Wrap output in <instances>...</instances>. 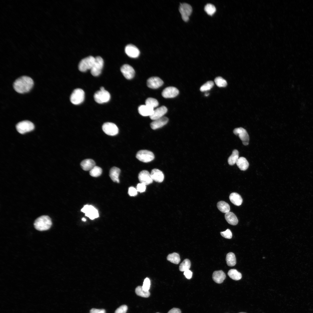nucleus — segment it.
I'll return each mask as SVG.
<instances>
[{"label": "nucleus", "mask_w": 313, "mask_h": 313, "mask_svg": "<svg viewBox=\"0 0 313 313\" xmlns=\"http://www.w3.org/2000/svg\"><path fill=\"white\" fill-rule=\"evenodd\" d=\"M138 179L141 182L145 185L151 183L153 181L150 174L146 170H143L139 173Z\"/></svg>", "instance_id": "14"}, {"label": "nucleus", "mask_w": 313, "mask_h": 313, "mask_svg": "<svg viewBox=\"0 0 313 313\" xmlns=\"http://www.w3.org/2000/svg\"><path fill=\"white\" fill-rule=\"evenodd\" d=\"M218 209L221 212L226 213L230 212V209L229 205L226 202L221 201L218 202L217 204Z\"/></svg>", "instance_id": "28"}, {"label": "nucleus", "mask_w": 313, "mask_h": 313, "mask_svg": "<svg viewBox=\"0 0 313 313\" xmlns=\"http://www.w3.org/2000/svg\"><path fill=\"white\" fill-rule=\"evenodd\" d=\"M179 10L183 20L185 22L188 21L189 19V16L191 15L192 11L191 6L186 3H181Z\"/></svg>", "instance_id": "10"}, {"label": "nucleus", "mask_w": 313, "mask_h": 313, "mask_svg": "<svg viewBox=\"0 0 313 313\" xmlns=\"http://www.w3.org/2000/svg\"><path fill=\"white\" fill-rule=\"evenodd\" d=\"M159 102L156 99L152 98H148L145 101V105L154 108L159 105Z\"/></svg>", "instance_id": "36"}, {"label": "nucleus", "mask_w": 313, "mask_h": 313, "mask_svg": "<svg viewBox=\"0 0 313 313\" xmlns=\"http://www.w3.org/2000/svg\"><path fill=\"white\" fill-rule=\"evenodd\" d=\"M137 189L133 187H130L128 189V194L130 196H135L137 195Z\"/></svg>", "instance_id": "43"}, {"label": "nucleus", "mask_w": 313, "mask_h": 313, "mask_svg": "<svg viewBox=\"0 0 313 313\" xmlns=\"http://www.w3.org/2000/svg\"><path fill=\"white\" fill-rule=\"evenodd\" d=\"M81 220L83 221H84V222H85V221H86V219L85 218H82V219H81Z\"/></svg>", "instance_id": "48"}, {"label": "nucleus", "mask_w": 313, "mask_h": 313, "mask_svg": "<svg viewBox=\"0 0 313 313\" xmlns=\"http://www.w3.org/2000/svg\"><path fill=\"white\" fill-rule=\"evenodd\" d=\"M135 292L137 295L144 298H148L150 295L149 291H146L144 290L142 286H139L137 287L135 290Z\"/></svg>", "instance_id": "33"}, {"label": "nucleus", "mask_w": 313, "mask_h": 313, "mask_svg": "<svg viewBox=\"0 0 313 313\" xmlns=\"http://www.w3.org/2000/svg\"><path fill=\"white\" fill-rule=\"evenodd\" d=\"M228 274L231 279L236 281L239 280L242 278L241 273L235 269L230 270L228 271Z\"/></svg>", "instance_id": "30"}, {"label": "nucleus", "mask_w": 313, "mask_h": 313, "mask_svg": "<svg viewBox=\"0 0 313 313\" xmlns=\"http://www.w3.org/2000/svg\"><path fill=\"white\" fill-rule=\"evenodd\" d=\"M220 234L223 237L226 239H231L232 236V233L229 229H227L225 231L221 232Z\"/></svg>", "instance_id": "41"}, {"label": "nucleus", "mask_w": 313, "mask_h": 313, "mask_svg": "<svg viewBox=\"0 0 313 313\" xmlns=\"http://www.w3.org/2000/svg\"><path fill=\"white\" fill-rule=\"evenodd\" d=\"M94 97L96 102L99 103H103L110 100V95L109 93L105 89L97 91L94 93Z\"/></svg>", "instance_id": "7"}, {"label": "nucleus", "mask_w": 313, "mask_h": 313, "mask_svg": "<svg viewBox=\"0 0 313 313\" xmlns=\"http://www.w3.org/2000/svg\"><path fill=\"white\" fill-rule=\"evenodd\" d=\"M82 168L85 171L90 170L95 165V163L92 159H86L82 161L80 163Z\"/></svg>", "instance_id": "23"}, {"label": "nucleus", "mask_w": 313, "mask_h": 313, "mask_svg": "<svg viewBox=\"0 0 313 313\" xmlns=\"http://www.w3.org/2000/svg\"><path fill=\"white\" fill-rule=\"evenodd\" d=\"M168 120V119L167 117H163L152 122L150 124V127L153 130L161 128L166 124Z\"/></svg>", "instance_id": "19"}, {"label": "nucleus", "mask_w": 313, "mask_h": 313, "mask_svg": "<svg viewBox=\"0 0 313 313\" xmlns=\"http://www.w3.org/2000/svg\"><path fill=\"white\" fill-rule=\"evenodd\" d=\"M154 109L146 105H141L138 108L139 114L143 116H150L152 114Z\"/></svg>", "instance_id": "22"}, {"label": "nucleus", "mask_w": 313, "mask_h": 313, "mask_svg": "<svg viewBox=\"0 0 313 313\" xmlns=\"http://www.w3.org/2000/svg\"><path fill=\"white\" fill-rule=\"evenodd\" d=\"M163 82L160 78L158 77H152L147 80V84L149 88L152 89H156L161 86L163 84Z\"/></svg>", "instance_id": "16"}, {"label": "nucleus", "mask_w": 313, "mask_h": 313, "mask_svg": "<svg viewBox=\"0 0 313 313\" xmlns=\"http://www.w3.org/2000/svg\"><path fill=\"white\" fill-rule=\"evenodd\" d=\"M239 313H246L245 312H239Z\"/></svg>", "instance_id": "50"}, {"label": "nucleus", "mask_w": 313, "mask_h": 313, "mask_svg": "<svg viewBox=\"0 0 313 313\" xmlns=\"http://www.w3.org/2000/svg\"><path fill=\"white\" fill-rule=\"evenodd\" d=\"M102 171V169L100 167L95 166L90 170L89 173L92 176L97 177L101 175Z\"/></svg>", "instance_id": "35"}, {"label": "nucleus", "mask_w": 313, "mask_h": 313, "mask_svg": "<svg viewBox=\"0 0 313 313\" xmlns=\"http://www.w3.org/2000/svg\"><path fill=\"white\" fill-rule=\"evenodd\" d=\"M233 132L235 135L239 136L244 145H247L249 144V137L245 129L242 127L236 128L234 129Z\"/></svg>", "instance_id": "12"}, {"label": "nucleus", "mask_w": 313, "mask_h": 313, "mask_svg": "<svg viewBox=\"0 0 313 313\" xmlns=\"http://www.w3.org/2000/svg\"><path fill=\"white\" fill-rule=\"evenodd\" d=\"M34 85L33 80L27 76H22L17 79L13 83L14 90L17 92L23 94L29 92Z\"/></svg>", "instance_id": "1"}, {"label": "nucleus", "mask_w": 313, "mask_h": 313, "mask_svg": "<svg viewBox=\"0 0 313 313\" xmlns=\"http://www.w3.org/2000/svg\"><path fill=\"white\" fill-rule=\"evenodd\" d=\"M52 225L50 218L48 216L43 215L37 218L34 225L35 228L40 231H45L49 229Z\"/></svg>", "instance_id": "2"}, {"label": "nucleus", "mask_w": 313, "mask_h": 313, "mask_svg": "<svg viewBox=\"0 0 313 313\" xmlns=\"http://www.w3.org/2000/svg\"><path fill=\"white\" fill-rule=\"evenodd\" d=\"M212 278L215 282L220 284L223 282L226 278V275L221 270L216 271L213 272Z\"/></svg>", "instance_id": "21"}, {"label": "nucleus", "mask_w": 313, "mask_h": 313, "mask_svg": "<svg viewBox=\"0 0 313 313\" xmlns=\"http://www.w3.org/2000/svg\"><path fill=\"white\" fill-rule=\"evenodd\" d=\"M204 10L208 15L212 16L215 12L216 8L213 5L208 3L205 6Z\"/></svg>", "instance_id": "37"}, {"label": "nucleus", "mask_w": 313, "mask_h": 313, "mask_svg": "<svg viewBox=\"0 0 313 313\" xmlns=\"http://www.w3.org/2000/svg\"><path fill=\"white\" fill-rule=\"evenodd\" d=\"M120 172V169L116 167H113L110 169L109 172V176L113 182L117 183L119 182V176Z\"/></svg>", "instance_id": "24"}, {"label": "nucleus", "mask_w": 313, "mask_h": 313, "mask_svg": "<svg viewBox=\"0 0 313 313\" xmlns=\"http://www.w3.org/2000/svg\"><path fill=\"white\" fill-rule=\"evenodd\" d=\"M120 70L123 76L128 79H131L134 76V70L131 66L128 64L123 65L121 67Z\"/></svg>", "instance_id": "13"}, {"label": "nucleus", "mask_w": 313, "mask_h": 313, "mask_svg": "<svg viewBox=\"0 0 313 313\" xmlns=\"http://www.w3.org/2000/svg\"><path fill=\"white\" fill-rule=\"evenodd\" d=\"M225 217L227 221L231 225H236L238 223V220L236 216L232 212H229L225 213Z\"/></svg>", "instance_id": "25"}, {"label": "nucleus", "mask_w": 313, "mask_h": 313, "mask_svg": "<svg viewBox=\"0 0 313 313\" xmlns=\"http://www.w3.org/2000/svg\"><path fill=\"white\" fill-rule=\"evenodd\" d=\"M34 125L33 123L27 120L21 121L16 125L17 131L21 134L32 131L34 130Z\"/></svg>", "instance_id": "5"}, {"label": "nucleus", "mask_w": 313, "mask_h": 313, "mask_svg": "<svg viewBox=\"0 0 313 313\" xmlns=\"http://www.w3.org/2000/svg\"><path fill=\"white\" fill-rule=\"evenodd\" d=\"M184 275L187 279H190L192 277V272L189 270H187L184 272Z\"/></svg>", "instance_id": "46"}, {"label": "nucleus", "mask_w": 313, "mask_h": 313, "mask_svg": "<svg viewBox=\"0 0 313 313\" xmlns=\"http://www.w3.org/2000/svg\"><path fill=\"white\" fill-rule=\"evenodd\" d=\"M146 188V185L141 183H138L137 185L136 188L138 192H145Z\"/></svg>", "instance_id": "44"}, {"label": "nucleus", "mask_w": 313, "mask_h": 313, "mask_svg": "<svg viewBox=\"0 0 313 313\" xmlns=\"http://www.w3.org/2000/svg\"><path fill=\"white\" fill-rule=\"evenodd\" d=\"M136 157L141 161L147 163L153 160L154 158V156L153 153L150 151L141 150L137 152Z\"/></svg>", "instance_id": "6"}, {"label": "nucleus", "mask_w": 313, "mask_h": 313, "mask_svg": "<svg viewBox=\"0 0 313 313\" xmlns=\"http://www.w3.org/2000/svg\"><path fill=\"white\" fill-rule=\"evenodd\" d=\"M128 309L127 306L125 305H122L117 308L114 313H126Z\"/></svg>", "instance_id": "42"}, {"label": "nucleus", "mask_w": 313, "mask_h": 313, "mask_svg": "<svg viewBox=\"0 0 313 313\" xmlns=\"http://www.w3.org/2000/svg\"><path fill=\"white\" fill-rule=\"evenodd\" d=\"M125 52L128 56L132 58L137 57L140 54L139 50L137 48L132 44H128L126 46Z\"/></svg>", "instance_id": "18"}, {"label": "nucleus", "mask_w": 313, "mask_h": 313, "mask_svg": "<svg viewBox=\"0 0 313 313\" xmlns=\"http://www.w3.org/2000/svg\"><path fill=\"white\" fill-rule=\"evenodd\" d=\"M214 81L217 86L219 87H225L227 84L226 81L221 77L216 78L214 79Z\"/></svg>", "instance_id": "38"}, {"label": "nucleus", "mask_w": 313, "mask_h": 313, "mask_svg": "<svg viewBox=\"0 0 313 313\" xmlns=\"http://www.w3.org/2000/svg\"><path fill=\"white\" fill-rule=\"evenodd\" d=\"M214 83L212 81H208L202 85L200 90L201 92H205L210 90L214 86Z\"/></svg>", "instance_id": "39"}, {"label": "nucleus", "mask_w": 313, "mask_h": 313, "mask_svg": "<svg viewBox=\"0 0 313 313\" xmlns=\"http://www.w3.org/2000/svg\"><path fill=\"white\" fill-rule=\"evenodd\" d=\"M191 266V262L188 259H185L180 264L179 267V270L181 272H184L189 270Z\"/></svg>", "instance_id": "34"}, {"label": "nucleus", "mask_w": 313, "mask_h": 313, "mask_svg": "<svg viewBox=\"0 0 313 313\" xmlns=\"http://www.w3.org/2000/svg\"><path fill=\"white\" fill-rule=\"evenodd\" d=\"M151 175L153 180L159 182H162L164 179V175L163 172L161 170L157 169H154L152 170Z\"/></svg>", "instance_id": "20"}, {"label": "nucleus", "mask_w": 313, "mask_h": 313, "mask_svg": "<svg viewBox=\"0 0 313 313\" xmlns=\"http://www.w3.org/2000/svg\"><path fill=\"white\" fill-rule=\"evenodd\" d=\"M103 131L106 134L113 136L117 134L119 132V129L115 124L111 122H106L102 126Z\"/></svg>", "instance_id": "11"}, {"label": "nucleus", "mask_w": 313, "mask_h": 313, "mask_svg": "<svg viewBox=\"0 0 313 313\" xmlns=\"http://www.w3.org/2000/svg\"><path fill=\"white\" fill-rule=\"evenodd\" d=\"M239 158V152L237 150H234L231 155L228 159V164L230 165H233L235 163Z\"/></svg>", "instance_id": "31"}, {"label": "nucleus", "mask_w": 313, "mask_h": 313, "mask_svg": "<svg viewBox=\"0 0 313 313\" xmlns=\"http://www.w3.org/2000/svg\"><path fill=\"white\" fill-rule=\"evenodd\" d=\"M167 108L162 106L154 110L152 114L149 116L150 119L153 120L161 118L163 117L167 112Z\"/></svg>", "instance_id": "17"}, {"label": "nucleus", "mask_w": 313, "mask_h": 313, "mask_svg": "<svg viewBox=\"0 0 313 313\" xmlns=\"http://www.w3.org/2000/svg\"><path fill=\"white\" fill-rule=\"evenodd\" d=\"M179 92V90L176 88L170 86L166 88L163 90L162 95L165 98H172L176 97Z\"/></svg>", "instance_id": "15"}, {"label": "nucleus", "mask_w": 313, "mask_h": 313, "mask_svg": "<svg viewBox=\"0 0 313 313\" xmlns=\"http://www.w3.org/2000/svg\"><path fill=\"white\" fill-rule=\"evenodd\" d=\"M209 95V94H207V93H206V94H205V96H208V95Z\"/></svg>", "instance_id": "49"}, {"label": "nucleus", "mask_w": 313, "mask_h": 313, "mask_svg": "<svg viewBox=\"0 0 313 313\" xmlns=\"http://www.w3.org/2000/svg\"><path fill=\"white\" fill-rule=\"evenodd\" d=\"M226 261L227 264L228 266H234L236 263V260L234 254L232 252L227 254L226 256Z\"/></svg>", "instance_id": "29"}, {"label": "nucleus", "mask_w": 313, "mask_h": 313, "mask_svg": "<svg viewBox=\"0 0 313 313\" xmlns=\"http://www.w3.org/2000/svg\"><path fill=\"white\" fill-rule=\"evenodd\" d=\"M167 259L168 261L171 262L176 264H178L180 261L179 255L176 252H174L168 254Z\"/></svg>", "instance_id": "32"}, {"label": "nucleus", "mask_w": 313, "mask_h": 313, "mask_svg": "<svg viewBox=\"0 0 313 313\" xmlns=\"http://www.w3.org/2000/svg\"><path fill=\"white\" fill-rule=\"evenodd\" d=\"M95 61V57L90 56L82 59L78 65L79 70L84 72L88 70H91Z\"/></svg>", "instance_id": "3"}, {"label": "nucleus", "mask_w": 313, "mask_h": 313, "mask_svg": "<svg viewBox=\"0 0 313 313\" xmlns=\"http://www.w3.org/2000/svg\"><path fill=\"white\" fill-rule=\"evenodd\" d=\"M81 211L85 214L86 216L93 220L99 217L98 210L92 205H86L81 209Z\"/></svg>", "instance_id": "9"}, {"label": "nucleus", "mask_w": 313, "mask_h": 313, "mask_svg": "<svg viewBox=\"0 0 313 313\" xmlns=\"http://www.w3.org/2000/svg\"><path fill=\"white\" fill-rule=\"evenodd\" d=\"M105 311L104 309H97L92 308L90 310V313H105Z\"/></svg>", "instance_id": "45"}, {"label": "nucleus", "mask_w": 313, "mask_h": 313, "mask_svg": "<svg viewBox=\"0 0 313 313\" xmlns=\"http://www.w3.org/2000/svg\"><path fill=\"white\" fill-rule=\"evenodd\" d=\"M168 313H181V312L179 308H173L170 310Z\"/></svg>", "instance_id": "47"}, {"label": "nucleus", "mask_w": 313, "mask_h": 313, "mask_svg": "<svg viewBox=\"0 0 313 313\" xmlns=\"http://www.w3.org/2000/svg\"><path fill=\"white\" fill-rule=\"evenodd\" d=\"M156 313H159V312H156Z\"/></svg>", "instance_id": "51"}, {"label": "nucleus", "mask_w": 313, "mask_h": 313, "mask_svg": "<svg viewBox=\"0 0 313 313\" xmlns=\"http://www.w3.org/2000/svg\"><path fill=\"white\" fill-rule=\"evenodd\" d=\"M104 64L103 60L99 56L95 57L94 63L90 70L91 74L93 76H97L101 73Z\"/></svg>", "instance_id": "8"}, {"label": "nucleus", "mask_w": 313, "mask_h": 313, "mask_svg": "<svg viewBox=\"0 0 313 313\" xmlns=\"http://www.w3.org/2000/svg\"><path fill=\"white\" fill-rule=\"evenodd\" d=\"M229 199L232 203L238 206L241 205L243 202V199L241 196L236 192L231 193L229 196Z\"/></svg>", "instance_id": "26"}, {"label": "nucleus", "mask_w": 313, "mask_h": 313, "mask_svg": "<svg viewBox=\"0 0 313 313\" xmlns=\"http://www.w3.org/2000/svg\"><path fill=\"white\" fill-rule=\"evenodd\" d=\"M85 93L83 90L80 88H77L72 92L70 99L72 104L78 105L83 101Z\"/></svg>", "instance_id": "4"}, {"label": "nucleus", "mask_w": 313, "mask_h": 313, "mask_svg": "<svg viewBox=\"0 0 313 313\" xmlns=\"http://www.w3.org/2000/svg\"><path fill=\"white\" fill-rule=\"evenodd\" d=\"M150 285V282L149 279L146 278L144 279L142 286L143 290L146 291H149Z\"/></svg>", "instance_id": "40"}, {"label": "nucleus", "mask_w": 313, "mask_h": 313, "mask_svg": "<svg viewBox=\"0 0 313 313\" xmlns=\"http://www.w3.org/2000/svg\"><path fill=\"white\" fill-rule=\"evenodd\" d=\"M236 163L238 167L241 170H246L248 168L249 163L247 159L244 157L239 158Z\"/></svg>", "instance_id": "27"}]
</instances>
